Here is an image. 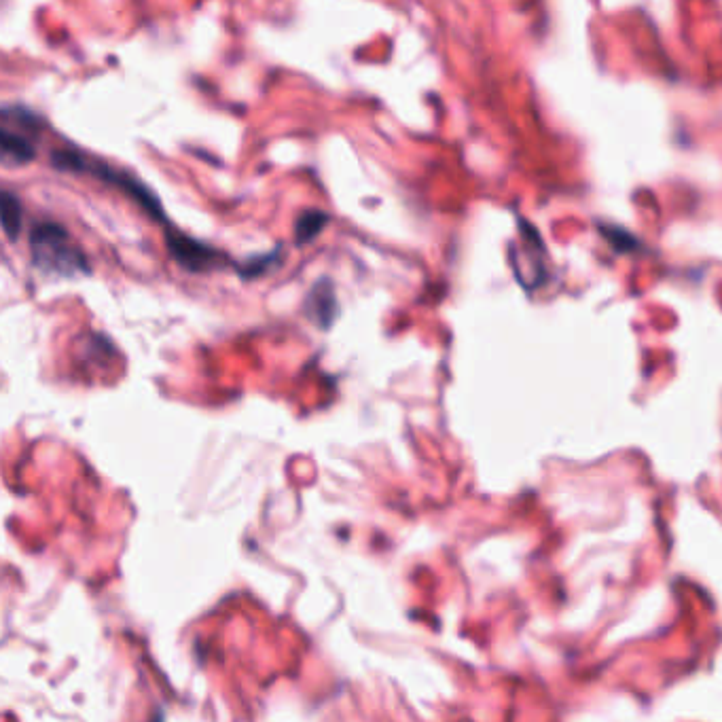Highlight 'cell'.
Wrapping results in <instances>:
<instances>
[{
    "label": "cell",
    "instance_id": "obj_5",
    "mask_svg": "<svg viewBox=\"0 0 722 722\" xmlns=\"http://www.w3.org/2000/svg\"><path fill=\"white\" fill-rule=\"evenodd\" d=\"M36 140L30 134H24L3 123L0 130V157L7 168H24L36 159Z\"/></svg>",
    "mask_w": 722,
    "mask_h": 722
},
{
    "label": "cell",
    "instance_id": "obj_1",
    "mask_svg": "<svg viewBox=\"0 0 722 722\" xmlns=\"http://www.w3.org/2000/svg\"><path fill=\"white\" fill-rule=\"evenodd\" d=\"M49 164L58 172L87 174V176L100 180V183L121 191L125 197H130V200L140 210L147 212L153 221L168 225V216H166L164 208H161V200L157 197V193L147 183H142L138 176L106 164L104 159L89 155L77 147H72V144L53 151L49 157Z\"/></svg>",
    "mask_w": 722,
    "mask_h": 722
},
{
    "label": "cell",
    "instance_id": "obj_7",
    "mask_svg": "<svg viewBox=\"0 0 722 722\" xmlns=\"http://www.w3.org/2000/svg\"><path fill=\"white\" fill-rule=\"evenodd\" d=\"M329 223V214L322 212V210H303L297 221H295V244L297 246H305V244H312L322 229L327 227Z\"/></svg>",
    "mask_w": 722,
    "mask_h": 722
},
{
    "label": "cell",
    "instance_id": "obj_2",
    "mask_svg": "<svg viewBox=\"0 0 722 722\" xmlns=\"http://www.w3.org/2000/svg\"><path fill=\"white\" fill-rule=\"evenodd\" d=\"M30 255L32 265L45 276L75 278L92 274L87 255L60 223L41 221L30 229Z\"/></svg>",
    "mask_w": 722,
    "mask_h": 722
},
{
    "label": "cell",
    "instance_id": "obj_6",
    "mask_svg": "<svg viewBox=\"0 0 722 722\" xmlns=\"http://www.w3.org/2000/svg\"><path fill=\"white\" fill-rule=\"evenodd\" d=\"M0 225L9 242H15L20 238L22 225H24V208L20 197H17L11 189H5L0 195Z\"/></svg>",
    "mask_w": 722,
    "mask_h": 722
},
{
    "label": "cell",
    "instance_id": "obj_8",
    "mask_svg": "<svg viewBox=\"0 0 722 722\" xmlns=\"http://www.w3.org/2000/svg\"><path fill=\"white\" fill-rule=\"evenodd\" d=\"M282 263V246L263 252V255H252L242 263H233L236 265V272L244 278V280H255L261 278L265 274L272 272L278 265Z\"/></svg>",
    "mask_w": 722,
    "mask_h": 722
},
{
    "label": "cell",
    "instance_id": "obj_4",
    "mask_svg": "<svg viewBox=\"0 0 722 722\" xmlns=\"http://www.w3.org/2000/svg\"><path fill=\"white\" fill-rule=\"evenodd\" d=\"M303 312L310 322H314L318 329L327 331L333 327V322L339 316V303L335 286L329 278H320L312 288L303 303Z\"/></svg>",
    "mask_w": 722,
    "mask_h": 722
},
{
    "label": "cell",
    "instance_id": "obj_3",
    "mask_svg": "<svg viewBox=\"0 0 722 722\" xmlns=\"http://www.w3.org/2000/svg\"><path fill=\"white\" fill-rule=\"evenodd\" d=\"M166 248L170 259L189 274H208L214 272V269L229 265V259L223 250L214 248L208 242L191 238L187 233L174 229L172 225L166 229Z\"/></svg>",
    "mask_w": 722,
    "mask_h": 722
}]
</instances>
